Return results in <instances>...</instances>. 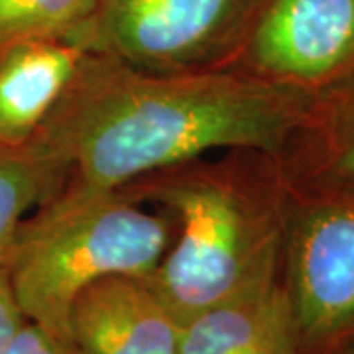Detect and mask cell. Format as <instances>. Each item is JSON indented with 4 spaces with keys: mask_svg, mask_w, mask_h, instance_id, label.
Listing matches in <instances>:
<instances>
[{
    "mask_svg": "<svg viewBox=\"0 0 354 354\" xmlns=\"http://www.w3.org/2000/svg\"><path fill=\"white\" fill-rule=\"evenodd\" d=\"M313 99L239 69L160 75L85 51L38 132L67 193H109L213 152L278 156Z\"/></svg>",
    "mask_w": 354,
    "mask_h": 354,
    "instance_id": "1",
    "label": "cell"
},
{
    "mask_svg": "<svg viewBox=\"0 0 354 354\" xmlns=\"http://www.w3.org/2000/svg\"><path fill=\"white\" fill-rule=\"evenodd\" d=\"M116 191L174 221V241L146 279L181 323L279 276L288 189L276 156L230 150Z\"/></svg>",
    "mask_w": 354,
    "mask_h": 354,
    "instance_id": "2",
    "label": "cell"
},
{
    "mask_svg": "<svg viewBox=\"0 0 354 354\" xmlns=\"http://www.w3.org/2000/svg\"><path fill=\"white\" fill-rule=\"evenodd\" d=\"M174 241V221L122 191H59L22 223L6 272L24 317L69 348L81 291L113 276H150Z\"/></svg>",
    "mask_w": 354,
    "mask_h": 354,
    "instance_id": "3",
    "label": "cell"
},
{
    "mask_svg": "<svg viewBox=\"0 0 354 354\" xmlns=\"http://www.w3.org/2000/svg\"><path fill=\"white\" fill-rule=\"evenodd\" d=\"M264 0H102L81 48L138 71L230 69Z\"/></svg>",
    "mask_w": 354,
    "mask_h": 354,
    "instance_id": "4",
    "label": "cell"
},
{
    "mask_svg": "<svg viewBox=\"0 0 354 354\" xmlns=\"http://www.w3.org/2000/svg\"><path fill=\"white\" fill-rule=\"evenodd\" d=\"M279 281L297 354H333L354 335V199L288 191Z\"/></svg>",
    "mask_w": 354,
    "mask_h": 354,
    "instance_id": "5",
    "label": "cell"
},
{
    "mask_svg": "<svg viewBox=\"0 0 354 354\" xmlns=\"http://www.w3.org/2000/svg\"><path fill=\"white\" fill-rule=\"evenodd\" d=\"M230 69L315 99L354 77V0H264Z\"/></svg>",
    "mask_w": 354,
    "mask_h": 354,
    "instance_id": "6",
    "label": "cell"
},
{
    "mask_svg": "<svg viewBox=\"0 0 354 354\" xmlns=\"http://www.w3.org/2000/svg\"><path fill=\"white\" fill-rule=\"evenodd\" d=\"M181 325L148 279L113 276L73 301L69 348L71 354H179Z\"/></svg>",
    "mask_w": 354,
    "mask_h": 354,
    "instance_id": "7",
    "label": "cell"
},
{
    "mask_svg": "<svg viewBox=\"0 0 354 354\" xmlns=\"http://www.w3.org/2000/svg\"><path fill=\"white\" fill-rule=\"evenodd\" d=\"M276 162L293 195L354 199V77L311 101Z\"/></svg>",
    "mask_w": 354,
    "mask_h": 354,
    "instance_id": "8",
    "label": "cell"
},
{
    "mask_svg": "<svg viewBox=\"0 0 354 354\" xmlns=\"http://www.w3.org/2000/svg\"><path fill=\"white\" fill-rule=\"evenodd\" d=\"M179 354H297L279 276L187 319Z\"/></svg>",
    "mask_w": 354,
    "mask_h": 354,
    "instance_id": "9",
    "label": "cell"
},
{
    "mask_svg": "<svg viewBox=\"0 0 354 354\" xmlns=\"http://www.w3.org/2000/svg\"><path fill=\"white\" fill-rule=\"evenodd\" d=\"M83 55L71 41H26L0 53V144H24L38 132Z\"/></svg>",
    "mask_w": 354,
    "mask_h": 354,
    "instance_id": "10",
    "label": "cell"
},
{
    "mask_svg": "<svg viewBox=\"0 0 354 354\" xmlns=\"http://www.w3.org/2000/svg\"><path fill=\"white\" fill-rule=\"evenodd\" d=\"M65 165L36 142L0 144V266L28 216L64 189Z\"/></svg>",
    "mask_w": 354,
    "mask_h": 354,
    "instance_id": "11",
    "label": "cell"
},
{
    "mask_svg": "<svg viewBox=\"0 0 354 354\" xmlns=\"http://www.w3.org/2000/svg\"><path fill=\"white\" fill-rule=\"evenodd\" d=\"M102 0H0V53L26 41L81 46Z\"/></svg>",
    "mask_w": 354,
    "mask_h": 354,
    "instance_id": "12",
    "label": "cell"
},
{
    "mask_svg": "<svg viewBox=\"0 0 354 354\" xmlns=\"http://www.w3.org/2000/svg\"><path fill=\"white\" fill-rule=\"evenodd\" d=\"M0 354H69V351L41 327L28 321L0 351Z\"/></svg>",
    "mask_w": 354,
    "mask_h": 354,
    "instance_id": "13",
    "label": "cell"
},
{
    "mask_svg": "<svg viewBox=\"0 0 354 354\" xmlns=\"http://www.w3.org/2000/svg\"><path fill=\"white\" fill-rule=\"evenodd\" d=\"M28 323L20 305L16 301L12 283L6 268L0 266V351L8 344L18 330Z\"/></svg>",
    "mask_w": 354,
    "mask_h": 354,
    "instance_id": "14",
    "label": "cell"
},
{
    "mask_svg": "<svg viewBox=\"0 0 354 354\" xmlns=\"http://www.w3.org/2000/svg\"><path fill=\"white\" fill-rule=\"evenodd\" d=\"M333 354H354V335L351 339H346V341L342 342L341 346Z\"/></svg>",
    "mask_w": 354,
    "mask_h": 354,
    "instance_id": "15",
    "label": "cell"
}]
</instances>
